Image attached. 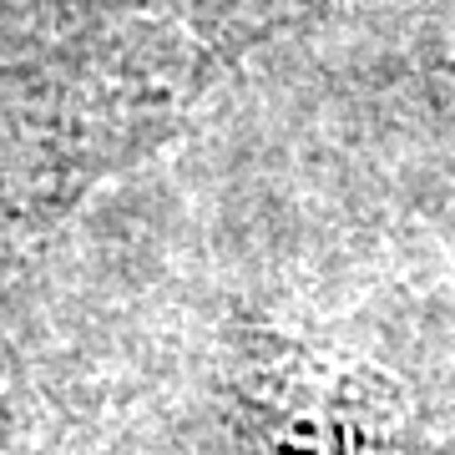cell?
Here are the masks:
<instances>
[{"instance_id": "6da1fadb", "label": "cell", "mask_w": 455, "mask_h": 455, "mask_svg": "<svg viewBox=\"0 0 455 455\" xmlns=\"http://www.w3.org/2000/svg\"><path fill=\"white\" fill-rule=\"evenodd\" d=\"M197 31L188 11L147 0L122 26L61 36L31 71H0V203H71L142 152L218 71L223 46L203 51Z\"/></svg>"}]
</instances>
